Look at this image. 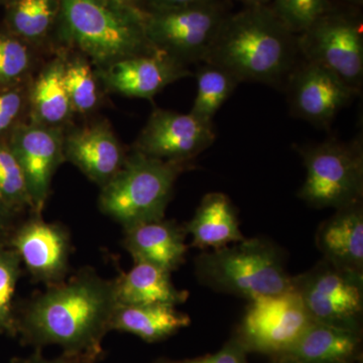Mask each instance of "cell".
<instances>
[{
	"label": "cell",
	"mask_w": 363,
	"mask_h": 363,
	"mask_svg": "<svg viewBox=\"0 0 363 363\" xmlns=\"http://www.w3.org/2000/svg\"><path fill=\"white\" fill-rule=\"evenodd\" d=\"M118 305L116 279L85 267L16 309V336L35 350L58 345L65 353L101 359L102 341Z\"/></svg>",
	"instance_id": "obj_1"
},
{
	"label": "cell",
	"mask_w": 363,
	"mask_h": 363,
	"mask_svg": "<svg viewBox=\"0 0 363 363\" xmlns=\"http://www.w3.org/2000/svg\"><path fill=\"white\" fill-rule=\"evenodd\" d=\"M298 52V35L269 4L252 6L227 16L205 62L225 69L240 83L274 85L291 75Z\"/></svg>",
	"instance_id": "obj_2"
},
{
	"label": "cell",
	"mask_w": 363,
	"mask_h": 363,
	"mask_svg": "<svg viewBox=\"0 0 363 363\" xmlns=\"http://www.w3.org/2000/svg\"><path fill=\"white\" fill-rule=\"evenodd\" d=\"M55 40L97 69L157 50L145 35L142 9L116 0H61Z\"/></svg>",
	"instance_id": "obj_3"
},
{
	"label": "cell",
	"mask_w": 363,
	"mask_h": 363,
	"mask_svg": "<svg viewBox=\"0 0 363 363\" xmlns=\"http://www.w3.org/2000/svg\"><path fill=\"white\" fill-rule=\"evenodd\" d=\"M198 281L215 292L253 300L293 289L279 248L264 238L203 252L195 260Z\"/></svg>",
	"instance_id": "obj_4"
},
{
	"label": "cell",
	"mask_w": 363,
	"mask_h": 363,
	"mask_svg": "<svg viewBox=\"0 0 363 363\" xmlns=\"http://www.w3.org/2000/svg\"><path fill=\"white\" fill-rule=\"evenodd\" d=\"M186 164L145 156L133 150L123 168L104 186L99 209L123 229L162 220L177 178Z\"/></svg>",
	"instance_id": "obj_5"
},
{
	"label": "cell",
	"mask_w": 363,
	"mask_h": 363,
	"mask_svg": "<svg viewBox=\"0 0 363 363\" xmlns=\"http://www.w3.org/2000/svg\"><path fill=\"white\" fill-rule=\"evenodd\" d=\"M306 179L298 191L310 206L340 208L362 202L363 150L362 140L350 143L335 138L298 150Z\"/></svg>",
	"instance_id": "obj_6"
},
{
	"label": "cell",
	"mask_w": 363,
	"mask_h": 363,
	"mask_svg": "<svg viewBox=\"0 0 363 363\" xmlns=\"http://www.w3.org/2000/svg\"><path fill=\"white\" fill-rule=\"evenodd\" d=\"M140 9L145 35L152 47L186 66L205 62L229 14L220 0L171 9Z\"/></svg>",
	"instance_id": "obj_7"
},
{
	"label": "cell",
	"mask_w": 363,
	"mask_h": 363,
	"mask_svg": "<svg viewBox=\"0 0 363 363\" xmlns=\"http://www.w3.org/2000/svg\"><path fill=\"white\" fill-rule=\"evenodd\" d=\"M293 289L317 323L359 332L363 315V272L341 269L322 259L293 277Z\"/></svg>",
	"instance_id": "obj_8"
},
{
	"label": "cell",
	"mask_w": 363,
	"mask_h": 363,
	"mask_svg": "<svg viewBox=\"0 0 363 363\" xmlns=\"http://www.w3.org/2000/svg\"><path fill=\"white\" fill-rule=\"evenodd\" d=\"M298 52L359 90L363 80V33L359 16L331 7L298 35Z\"/></svg>",
	"instance_id": "obj_9"
},
{
	"label": "cell",
	"mask_w": 363,
	"mask_h": 363,
	"mask_svg": "<svg viewBox=\"0 0 363 363\" xmlns=\"http://www.w3.org/2000/svg\"><path fill=\"white\" fill-rule=\"evenodd\" d=\"M312 322L302 300L292 289L250 300L238 339L247 351L279 357Z\"/></svg>",
	"instance_id": "obj_10"
},
{
	"label": "cell",
	"mask_w": 363,
	"mask_h": 363,
	"mask_svg": "<svg viewBox=\"0 0 363 363\" xmlns=\"http://www.w3.org/2000/svg\"><path fill=\"white\" fill-rule=\"evenodd\" d=\"M7 245L18 252L33 281L47 286L65 281L72 252L65 226L45 221L42 214L32 212L30 218L18 223Z\"/></svg>",
	"instance_id": "obj_11"
},
{
	"label": "cell",
	"mask_w": 363,
	"mask_h": 363,
	"mask_svg": "<svg viewBox=\"0 0 363 363\" xmlns=\"http://www.w3.org/2000/svg\"><path fill=\"white\" fill-rule=\"evenodd\" d=\"M213 123L191 114L156 108L133 145V150L162 161L187 164L213 145Z\"/></svg>",
	"instance_id": "obj_12"
},
{
	"label": "cell",
	"mask_w": 363,
	"mask_h": 363,
	"mask_svg": "<svg viewBox=\"0 0 363 363\" xmlns=\"http://www.w3.org/2000/svg\"><path fill=\"white\" fill-rule=\"evenodd\" d=\"M65 128H47L26 121L7 138L25 174L33 213L43 214L52 178L64 159Z\"/></svg>",
	"instance_id": "obj_13"
},
{
	"label": "cell",
	"mask_w": 363,
	"mask_h": 363,
	"mask_svg": "<svg viewBox=\"0 0 363 363\" xmlns=\"http://www.w3.org/2000/svg\"><path fill=\"white\" fill-rule=\"evenodd\" d=\"M289 101L296 116L328 128L359 90L324 67L305 61L289 76Z\"/></svg>",
	"instance_id": "obj_14"
},
{
	"label": "cell",
	"mask_w": 363,
	"mask_h": 363,
	"mask_svg": "<svg viewBox=\"0 0 363 363\" xmlns=\"http://www.w3.org/2000/svg\"><path fill=\"white\" fill-rule=\"evenodd\" d=\"M97 74L111 92L147 100L172 83L192 75L185 64L159 50L113 62L97 69Z\"/></svg>",
	"instance_id": "obj_15"
},
{
	"label": "cell",
	"mask_w": 363,
	"mask_h": 363,
	"mask_svg": "<svg viewBox=\"0 0 363 363\" xmlns=\"http://www.w3.org/2000/svg\"><path fill=\"white\" fill-rule=\"evenodd\" d=\"M123 145L106 121H95L64 131V159L77 167L100 188L123 168Z\"/></svg>",
	"instance_id": "obj_16"
},
{
	"label": "cell",
	"mask_w": 363,
	"mask_h": 363,
	"mask_svg": "<svg viewBox=\"0 0 363 363\" xmlns=\"http://www.w3.org/2000/svg\"><path fill=\"white\" fill-rule=\"evenodd\" d=\"M186 234L185 227L164 218L124 229L123 245L135 262L173 272L185 262Z\"/></svg>",
	"instance_id": "obj_17"
},
{
	"label": "cell",
	"mask_w": 363,
	"mask_h": 363,
	"mask_svg": "<svg viewBox=\"0 0 363 363\" xmlns=\"http://www.w3.org/2000/svg\"><path fill=\"white\" fill-rule=\"evenodd\" d=\"M66 50L57 56L28 83V121L47 128H66L73 109L64 81Z\"/></svg>",
	"instance_id": "obj_18"
},
{
	"label": "cell",
	"mask_w": 363,
	"mask_h": 363,
	"mask_svg": "<svg viewBox=\"0 0 363 363\" xmlns=\"http://www.w3.org/2000/svg\"><path fill=\"white\" fill-rule=\"evenodd\" d=\"M323 259L350 271L363 272L362 202L336 210L316 233Z\"/></svg>",
	"instance_id": "obj_19"
},
{
	"label": "cell",
	"mask_w": 363,
	"mask_h": 363,
	"mask_svg": "<svg viewBox=\"0 0 363 363\" xmlns=\"http://www.w3.org/2000/svg\"><path fill=\"white\" fill-rule=\"evenodd\" d=\"M359 332L313 321L278 357L290 363H351L359 352Z\"/></svg>",
	"instance_id": "obj_20"
},
{
	"label": "cell",
	"mask_w": 363,
	"mask_h": 363,
	"mask_svg": "<svg viewBox=\"0 0 363 363\" xmlns=\"http://www.w3.org/2000/svg\"><path fill=\"white\" fill-rule=\"evenodd\" d=\"M185 229L192 236V247L201 250H217L245 240L235 208L223 193L205 195Z\"/></svg>",
	"instance_id": "obj_21"
},
{
	"label": "cell",
	"mask_w": 363,
	"mask_h": 363,
	"mask_svg": "<svg viewBox=\"0 0 363 363\" xmlns=\"http://www.w3.org/2000/svg\"><path fill=\"white\" fill-rule=\"evenodd\" d=\"M171 274L161 267L135 262V267L116 281L117 301L119 305L183 304L188 298L187 291L177 289Z\"/></svg>",
	"instance_id": "obj_22"
},
{
	"label": "cell",
	"mask_w": 363,
	"mask_h": 363,
	"mask_svg": "<svg viewBox=\"0 0 363 363\" xmlns=\"http://www.w3.org/2000/svg\"><path fill=\"white\" fill-rule=\"evenodd\" d=\"M191 323L187 314L169 305H118L111 321V331L125 332L145 342L169 337Z\"/></svg>",
	"instance_id": "obj_23"
},
{
	"label": "cell",
	"mask_w": 363,
	"mask_h": 363,
	"mask_svg": "<svg viewBox=\"0 0 363 363\" xmlns=\"http://www.w3.org/2000/svg\"><path fill=\"white\" fill-rule=\"evenodd\" d=\"M4 6L2 26L16 37L37 49L56 38L61 0H9Z\"/></svg>",
	"instance_id": "obj_24"
},
{
	"label": "cell",
	"mask_w": 363,
	"mask_h": 363,
	"mask_svg": "<svg viewBox=\"0 0 363 363\" xmlns=\"http://www.w3.org/2000/svg\"><path fill=\"white\" fill-rule=\"evenodd\" d=\"M197 93L190 113L208 123H213L214 116L231 96L238 79L214 64L206 63L196 73Z\"/></svg>",
	"instance_id": "obj_25"
},
{
	"label": "cell",
	"mask_w": 363,
	"mask_h": 363,
	"mask_svg": "<svg viewBox=\"0 0 363 363\" xmlns=\"http://www.w3.org/2000/svg\"><path fill=\"white\" fill-rule=\"evenodd\" d=\"M72 52L73 56L68 57L66 51L64 81L74 113L86 116L101 104L100 79L89 60L77 52Z\"/></svg>",
	"instance_id": "obj_26"
},
{
	"label": "cell",
	"mask_w": 363,
	"mask_h": 363,
	"mask_svg": "<svg viewBox=\"0 0 363 363\" xmlns=\"http://www.w3.org/2000/svg\"><path fill=\"white\" fill-rule=\"evenodd\" d=\"M37 48L0 26V90L28 84L35 67Z\"/></svg>",
	"instance_id": "obj_27"
},
{
	"label": "cell",
	"mask_w": 363,
	"mask_h": 363,
	"mask_svg": "<svg viewBox=\"0 0 363 363\" xmlns=\"http://www.w3.org/2000/svg\"><path fill=\"white\" fill-rule=\"evenodd\" d=\"M0 200L16 213L33 212L25 174L7 140H0Z\"/></svg>",
	"instance_id": "obj_28"
},
{
	"label": "cell",
	"mask_w": 363,
	"mask_h": 363,
	"mask_svg": "<svg viewBox=\"0 0 363 363\" xmlns=\"http://www.w3.org/2000/svg\"><path fill=\"white\" fill-rule=\"evenodd\" d=\"M21 260L18 252L0 247V333L16 336V309L13 296L21 276Z\"/></svg>",
	"instance_id": "obj_29"
},
{
	"label": "cell",
	"mask_w": 363,
	"mask_h": 363,
	"mask_svg": "<svg viewBox=\"0 0 363 363\" xmlns=\"http://www.w3.org/2000/svg\"><path fill=\"white\" fill-rule=\"evenodd\" d=\"M269 6L279 21L297 35L332 7L330 0H272Z\"/></svg>",
	"instance_id": "obj_30"
},
{
	"label": "cell",
	"mask_w": 363,
	"mask_h": 363,
	"mask_svg": "<svg viewBox=\"0 0 363 363\" xmlns=\"http://www.w3.org/2000/svg\"><path fill=\"white\" fill-rule=\"evenodd\" d=\"M28 83L0 90V140H7L18 125L28 121Z\"/></svg>",
	"instance_id": "obj_31"
},
{
	"label": "cell",
	"mask_w": 363,
	"mask_h": 363,
	"mask_svg": "<svg viewBox=\"0 0 363 363\" xmlns=\"http://www.w3.org/2000/svg\"><path fill=\"white\" fill-rule=\"evenodd\" d=\"M247 350L242 343L236 339H231L214 354L186 360L182 363H248Z\"/></svg>",
	"instance_id": "obj_32"
},
{
	"label": "cell",
	"mask_w": 363,
	"mask_h": 363,
	"mask_svg": "<svg viewBox=\"0 0 363 363\" xmlns=\"http://www.w3.org/2000/svg\"><path fill=\"white\" fill-rule=\"evenodd\" d=\"M42 350H37L30 357L26 358H13L11 363H97L100 359L89 354H70L62 353L58 357L45 358L42 354Z\"/></svg>",
	"instance_id": "obj_33"
},
{
	"label": "cell",
	"mask_w": 363,
	"mask_h": 363,
	"mask_svg": "<svg viewBox=\"0 0 363 363\" xmlns=\"http://www.w3.org/2000/svg\"><path fill=\"white\" fill-rule=\"evenodd\" d=\"M18 214L0 200V247L9 245V238L18 225L16 222Z\"/></svg>",
	"instance_id": "obj_34"
},
{
	"label": "cell",
	"mask_w": 363,
	"mask_h": 363,
	"mask_svg": "<svg viewBox=\"0 0 363 363\" xmlns=\"http://www.w3.org/2000/svg\"><path fill=\"white\" fill-rule=\"evenodd\" d=\"M210 1H214V0H143V6L140 9H171V7L194 6V4Z\"/></svg>",
	"instance_id": "obj_35"
},
{
	"label": "cell",
	"mask_w": 363,
	"mask_h": 363,
	"mask_svg": "<svg viewBox=\"0 0 363 363\" xmlns=\"http://www.w3.org/2000/svg\"><path fill=\"white\" fill-rule=\"evenodd\" d=\"M243 4H247V6H267L271 4L272 0H240Z\"/></svg>",
	"instance_id": "obj_36"
},
{
	"label": "cell",
	"mask_w": 363,
	"mask_h": 363,
	"mask_svg": "<svg viewBox=\"0 0 363 363\" xmlns=\"http://www.w3.org/2000/svg\"><path fill=\"white\" fill-rule=\"evenodd\" d=\"M116 1L121 2V4H128V6L138 7L143 6V0H116Z\"/></svg>",
	"instance_id": "obj_37"
},
{
	"label": "cell",
	"mask_w": 363,
	"mask_h": 363,
	"mask_svg": "<svg viewBox=\"0 0 363 363\" xmlns=\"http://www.w3.org/2000/svg\"><path fill=\"white\" fill-rule=\"evenodd\" d=\"M344 4H348L350 6L362 7L363 0H340Z\"/></svg>",
	"instance_id": "obj_38"
},
{
	"label": "cell",
	"mask_w": 363,
	"mask_h": 363,
	"mask_svg": "<svg viewBox=\"0 0 363 363\" xmlns=\"http://www.w3.org/2000/svg\"><path fill=\"white\" fill-rule=\"evenodd\" d=\"M9 1V0H0V6H4V4H7Z\"/></svg>",
	"instance_id": "obj_39"
},
{
	"label": "cell",
	"mask_w": 363,
	"mask_h": 363,
	"mask_svg": "<svg viewBox=\"0 0 363 363\" xmlns=\"http://www.w3.org/2000/svg\"><path fill=\"white\" fill-rule=\"evenodd\" d=\"M156 363H174V362H167V360H160V362H157Z\"/></svg>",
	"instance_id": "obj_40"
},
{
	"label": "cell",
	"mask_w": 363,
	"mask_h": 363,
	"mask_svg": "<svg viewBox=\"0 0 363 363\" xmlns=\"http://www.w3.org/2000/svg\"><path fill=\"white\" fill-rule=\"evenodd\" d=\"M278 363H290V362H283V360H279Z\"/></svg>",
	"instance_id": "obj_41"
}]
</instances>
